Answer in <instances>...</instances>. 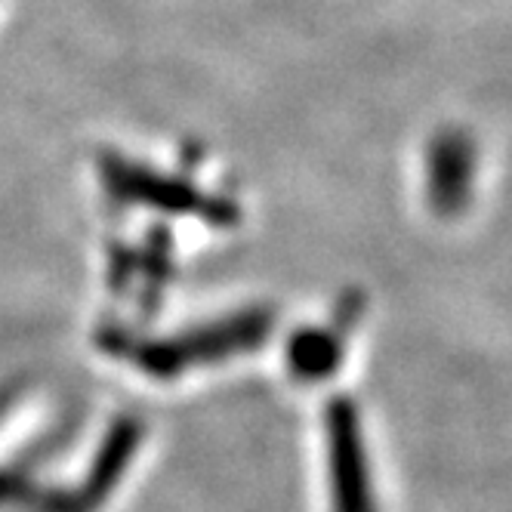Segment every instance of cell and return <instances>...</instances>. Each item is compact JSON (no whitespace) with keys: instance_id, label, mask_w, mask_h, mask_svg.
<instances>
[{"instance_id":"6da1fadb","label":"cell","mask_w":512,"mask_h":512,"mask_svg":"<svg viewBox=\"0 0 512 512\" xmlns=\"http://www.w3.org/2000/svg\"><path fill=\"white\" fill-rule=\"evenodd\" d=\"M324 445H327V469H331V509L377 512L364 426L352 398H334L327 405Z\"/></svg>"},{"instance_id":"277c9868","label":"cell","mask_w":512,"mask_h":512,"mask_svg":"<svg viewBox=\"0 0 512 512\" xmlns=\"http://www.w3.org/2000/svg\"><path fill=\"white\" fill-rule=\"evenodd\" d=\"M358 315H361V306H358V300H352V306L340 309V315L331 327H306V331H300L287 346L290 374L303 383L331 377L340 368L343 352H346V334Z\"/></svg>"},{"instance_id":"5b68a950","label":"cell","mask_w":512,"mask_h":512,"mask_svg":"<svg viewBox=\"0 0 512 512\" xmlns=\"http://www.w3.org/2000/svg\"><path fill=\"white\" fill-rule=\"evenodd\" d=\"M108 176L118 186V192H124L133 201H145L155 207H167V210H204V216H213V210H223V204H210L204 198H198L195 192H189V186H173V182H164L145 170H136L130 164H112L108 167ZM232 216V213H229Z\"/></svg>"},{"instance_id":"3957f363","label":"cell","mask_w":512,"mask_h":512,"mask_svg":"<svg viewBox=\"0 0 512 512\" xmlns=\"http://www.w3.org/2000/svg\"><path fill=\"white\" fill-rule=\"evenodd\" d=\"M479 176V145L460 127L435 130L423 155V195L438 219L460 216Z\"/></svg>"},{"instance_id":"7a4b0ae2","label":"cell","mask_w":512,"mask_h":512,"mask_svg":"<svg viewBox=\"0 0 512 512\" xmlns=\"http://www.w3.org/2000/svg\"><path fill=\"white\" fill-rule=\"evenodd\" d=\"M269 331H272V315L263 309H250L226 321H216L204 327V331H195L176 343L145 346L139 352V364L149 374L173 377L192 368V364H213L219 358H232L247 349H256L269 337Z\"/></svg>"}]
</instances>
